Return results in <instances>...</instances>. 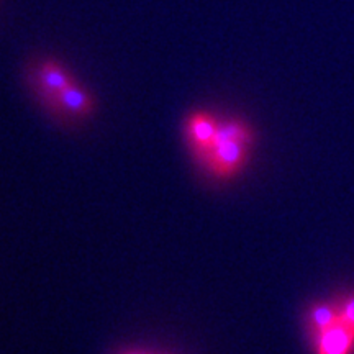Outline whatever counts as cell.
I'll list each match as a JSON object with an SVG mask.
<instances>
[{
	"mask_svg": "<svg viewBox=\"0 0 354 354\" xmlns=\"http://www.w3.org/2000/svg\"><path fill=\"white\" fill-rule=\"evenodd\" d=\"M250 148L251 145L243 143V141H230V143L220 145L212 149L203 165L215 177L230 179L246 165Z\"/></svg>",
	"mask_w": 354,
	"mask_h": 354,
	"instance_id": "cell-2",
	"label": "cell"
},
{
	"mask_svg": "<svg viewBox=\"0 0 354 354\" xmlns=\"http://www.w3.org/2000/svg\"><path fill=\"white\" fill-rule=\"evenodd\" d=\"M312 338L315 354H354V290L333 302L328 323Z\"/></svg>",
	"mask_w": 354,
	"mask_h": 354,
	"instance_id": "cell-1",
	"label": "cell"
},
{
	"mask_svg": "<svg viewBox=\"0 0 354 354\" xmlns=\"http://www.w3.org/2000/svg\"><path fill=\"white\" fill-rule=\"evenodd\" d=\"M230 141H243V143L253 145L254 133L245 122H240V120H227V122L218 123L212 149L220 145L230 143Z\"/></svg>",
	"mask_w": 354,
	"mask_h": 354,
	"instance_id": "cell-6",
	"label": "cell"
},
{
	"mask_svg": "<svg viewBox=\"0 0 354 354\" xmlns=\"http://www.w3.org/2000/svg\"><path fill=\"white\" fill-rule=\"evenodd\" d=\"M216 128H218V122L210 113L197 112L187 118L185 131H187L190 146H192L194 153L201 162H205V159L209 158L212 146H214Z\"/></svg>",
	"mask_w": 354,
	"mask_h": 354,
	"instance_id": "cell-3",
	"label": "cell"
},
{
	"mask_svg": "<svg viewBox=\"0 0 354 354\" xmlns=\"http://www.w3.org/2000/svg\"><path fill=\"white\" fill-rule=\"evenodd\" d=\"M37 82L44 100L57 104V97L71 82H74L68 71L61 68L59 63L53 59L43 61L37 69Z\"/></svg>",
	"mask_w": 354,
	"mask_h": 354,
	"instance_id": "cell-4",
	"label": "cell"
},
{
	"mask_svg": "<svg viewBox=\"0 0 354 354\" xmlns=\"http://www.w3.org/2000/svg\"><path fill=\"white\" fill-rule=\"evenodd\" d=\"M57 105L73 115H88L94 109V100L86 88L71 82L57 97Z\"/></svg>",
	"mask_w": 354,
	"mask_h": 354,
	"instance_id": "cell-5",
	"label": "cell"
},
{
	"mask_svg": "<svg viewBox=\"0 0 354 354\" xmlns=\"http://www.w3.org/2000/svg\"><path fill=\"white\" fill-rule=\"evenodd\" d=\"M127 354H143V353H127Z\"/></svg>",
	"mask_w": 354,
	"mask_h": 354,
	"instance_id": "cell-7",
	"label": "cell"
}]
</instances>
